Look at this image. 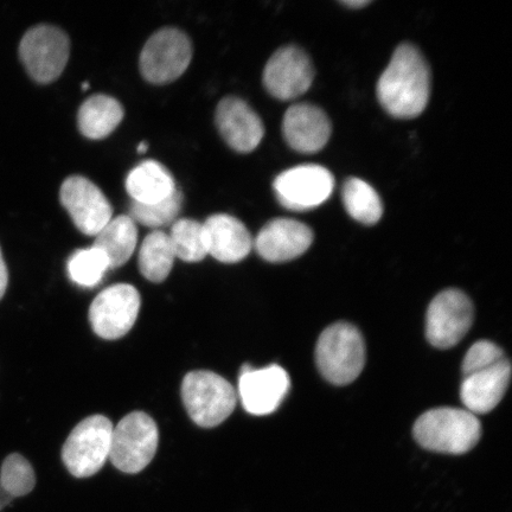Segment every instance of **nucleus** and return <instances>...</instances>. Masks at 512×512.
<instances>
[{"label": "nucleus", "mask_w": 512, "mask_h": 512, "mask_svg": "<svg viewBox=\"0 0 512 512\" xmlns=\"http://www.w3.org/2000/svg\"><path fill=\"white\" fill-rule=\"evenodd\" d=\"M185 409L197 426L213 428L234 412L238 394L222 376L213 371H191L182 383Z\"/></svg>", "instance_id": "nucleus-4"}, {"label": "nucleus", "mask_w": 512, "mask_h": 512, "mask_svg": "<svg viewBox=\"0 0 512 512\" xmlns=\"http://www.w3.org/2000/svg\"><path fill=\"white\" fill-rule=\"evenodd\" d=\"M315 69L309 55L296 46L275 51L264 70V86L274 98L287 101L309 91Z\"/></svg>", "instance_id": "nucleus-13"}, {"label": "nucleus", "mask_w": 512, "mask_h": 512, "mask_svg": "<svg viewBox=\"0 0 512 512\" xmlns=\"http://www.w3.org/2000/svg\"><path fill=\"white\" fill-rule=\"evenodd\" d=\"M290 388V376L278 364L261 369L245 364L241 368L239 396L249 414L262 416L274 413Z\"/></svg>", "instance_id": "nucleus-14"}, {"label": "nucleus", "mask_w": 512, "mask_h": 512, "mask_svg": "<svg viewBox=\"0 0 512 512\" xmlns=\"http://www.w3.org/2000/svg\"><path fill=\"white\" fill-rule=\"evenodd\" d=\"M505 357L504 351L497 344L489 341H479L467 351L463 361V375L467 376L501 362Z\"/></svg>", "instance_id": "nucleus-29"}, {"label": "nucleus", "mask_w": 512, "mask_h": 512, "mask_svg": "<svg viewBox=\"0 0 512 512\" xmlns=\"http://www.w3.org/2000/svg\"><path fill=\"white\" fill-rule=\"evenodd\" d=\"M67 270L70 279L82 287L98 285L110 268L104 253L100 249L91 247L79 249L68 260Z\"/></svg>", "instance_id": "nucleus-26"}, {"label": "nucleus", "mask_w": 512, "mask_h": 512, "mask_svg": "<svg viewBox=\"0 0 512 512\" xmlns=\"http://www.w3.org/2000/svg\"><path fill=\"white\" fill-rule=\"evenodd\" d=\"M192 57L189 37L175 28H165L150 37L140 55L144 79L163 85L175 81L188 69Z\"/></svg>", "instance_id": "nucleus-9"}, {"label": "nucleus", "mask_w": 512, "mask_h": 512, "mask_svg": "<svg viewBox=\"0 0 512 512\" xmlns=\"http://www.w3.org/2000/svg\"><path fill=\"white\" fill-rule=\"evenodd\" d=\"M9 284V272L3 259L2 251H0V300L3 299Z\"/></svg>", "instance_id": "nucleus-30"}, {"label": "nucleus", "mask_w": 512, "mask_h": 512, "mask_svg": "<svg viewBox=\"0 0 512 512\" xmlns=\"http://www.w3.org/2000/svg\"><path fill=\"white\" fill-rule=\"evenodd\" d=\"M94 238L93 247L105 254L112 270L131 259L137 247V224L128 215L113 217Z\"/></svg>", "instance_id": "nucleus-21"}, {"label": "nucleus", "mask_w": 512, "mask_h": 512, "mask_svg": "<svg viewBox=\"0 0 512 512\" xmlns=\"http://www.w3.org/2000/svg\"><path fill=\"white\" fill-rule=\"evenodd\" d=\"M274 192L284 208L306 211L322 206L335 188V178L320 165H300L275 178Z\"/></svg>", "instance_id": "nucleus-10"}, {"label": "nucleus", "mask_w": 512, "mask_h": 512, "mask_svg": "<svg viewBox=\"0 0 512 512\" xmlns=\"http://www.w3.org/2000/svg\"><path fill=\"white\" fill-rule=\"evenodd\" d=\"M124 118V108L111 96H92L80 107L78 124L83 136L89 139H102L119 126Z\"/></svg>", "instance_id": "nucleus-22"}, {"label": "nucleus", "mask_w": 512, "mask_h": 512, "mask_svg": "<svg viewBox=\"0 0 512 512\" xmlns=\"http://www.w3.org/2000/svg\"><path fill=\"white\" fill-rule=\"evenodd\" d=\"M510 380L511 363L508 358L490 368L464 376L460 399L466 411L475 415L494 411L507 393Z\"/></svg>", "instance_id": "nucleus-18"}, {"label": "nucleus", "mask_w": 512, "mask_h": 512, "mask_svg": "<svg viewBox=\"0 0 512 512\" xmlns=\"http://www.w3.org/2000/svg\"><path fill=\"white\" fill-rule=\"evenodd\" d=\"M208 255L223 262L236 264L246 259L254 247L251 233L240 220L227 214L210 216L203 223Z\"/></svg>", "instance_id": "nucleus-19"}, {"label": "nucleus", "mask_w": 512, "mask_h": 512, "mask_svg": "<svg viewBox=\"0 0 512 512\" xmlns=\"http://www.w3.org/2000/svg\"><path fill=\"white\" fill-rule=\"evenodd\" d=\"M88 86H89L88 83H83V85H82L83 91H86V89L89 88Z\"/></svg>", "instance_id": "nucleus-33"}, {"label": "nucleus", "mask_w": 512, "mask_h": 512, "mask_svg": "<svg viewBox=\"0 0 512 512\" xmlns=\"http://www.w3.org/2000/svg\"><path fill=\"white\" fill-rule=\"evenodd\" d=\"M413 434L425 450L458 456L476 447L482 437V425L466 409L441 407L422 414L415 422Z\"/></svg>", "instance_id": "nucleus-2"}, {"label": "nucleus", "mask_w": 512, "mask_h": 512, "mask_svg": "<svg viewBox=\"0 0 512 512\" xmlns=\"http://www.w3.org/2000/svg\"><path fill=\"white\" fill-rule=\"evenodd\" d=\"M61 203L81 233L95 236L113 219L107 197L86 177L72 176L63 182Z\"/></svg>", "instance_id": "nucleus-12"}, {"label": "nucleus", "mask_w": 512, "mask_h": 512, "mask_svg": "<svg viewBox=\"0 0 512 512\" xmlns=\"http://www.w3.org/2000/svg\"><path fill=\"white\" fill-rule=\"evenodd\" d=\"M183 206V194L178 188L170 197L151 204L132 202L130 216L134 222L149 228H160L177 219Z\"/></svg>", "instance_id": "nucleus-27"}, {"label": "nucleus", "mask_w": 512, "mask_h": 512, "mask_svg": "<svg viewBox=\"0 0 512 512\" xmlns=\"http://www.w3.org/2000/svg\"><path fill=\"white\" fill-rule=\"evenodd\" d=\"M70 42L64 32L53 25H37L27 31L19 44V57L36 82L59 79L69 60Z\"/></svg>", "instance_id": "nucleus-7"}, {"label": "nucleus", "mask_w": 512, "mask_h": 512, "mask_svg": "<svg viewBox=\"0 0 512 512\" xmlns=\"http://www.w3.org/2000/svg\"><path fill=\"white\" fill-rule=\"evenodd\" d=\"M475 319L471 299L457 288H448L432 300L427 310L426 337L434 348L456 347Z\"/></svg>", "instance_id": "nucleus-8"}, {"label": "nucleus", "mask_w": 512, "mask_h": 512, "mask_svg": "<svg viewBox=\"0 0 512 512\" xmlns=\"http://www.w3.org/2000/svg\"><path fill=\"white\" fill-rule=\"evenodd\" d=\"M176 255L168 234L155 230L147 235L139 252V270L151 283H163L169 277Z\"/></svg>", "instance_id": "nucleus-23"}, {"label": "nucleus", "mask_w": 512, "mask_h": 512, "mask_svg": "<svg viewBox=\"0 0 512 512\" xmlns=\"http://www.w3.org/2000/svg\"><path fill=\"white\" fill-rule=\"evenodd\" d=\"M159 433L155 420L144 412H133L113 427L111 463L127 475H137L156 456Z\"/></svg>", "instance_id": "nucleus-6"}, {"label": "nucleus", "mask_w": 512, "mask_h": 512, "mask_svg": "<svg viewBox=\"0 0 512 512\" xmlns=\"http://www.w3.org/2000/svg\"><path fill=\"white\" fill-rule=\"evenodd\" d=\"M313 242V232L306 224L292 219H275L260 230L254 247L262 259L280 264L302 256Z\"/></svg>", "instance_id": "nucleus-15"}, {"label": "nucleus", "mask_w": 512, "mask_h": 512, "mask_svg": "<svg viewBox=\"0 0 512 512\" xmlns=\"http://www.w3.org/2000/svg\"><path fill=\"white\" fill-rule=\"evenodd\" d=\"M169 238L178 259L198 262L208 255L203 223L190 219L178 220L172 224Z\"/></svg>", "instance_id": "nucleus-25"}, {"label": "nucleus", "mask_w": 512, "mask_h": 512, "mask_svg": "<svg viewBox=\"0 0 512 512\" xmlns=\"http://www.w3.org/2000/svg\"><path fill=\"white\" fill-rule=\"evenodd\" d=\"M430 96L431 70L424 55L413 44H401L377 82V99L392 117L413 119L426 110Z\"/></svg>", "instance_id": "nucleus-1"}, {"label": "nucleus", "mask_w": 512, "mask_h": 512, "mask_svg": "<svg viewBox=\"0 0 512 512\" xmlns=\"http://www.w3.org/2000/svg\"><path fill=\"white\" fill-rule=\"evenodd\" d=\"M174 177L156 160H145L126 178V190L132 202L151 204L165 200L176 191Z\"/></svg>", "instance_id": "nucleus-20"}, {"label": "nucleus", "mask_w": 512, "mask_h": 512, "mask_svg": "<svg viewBox=\"0 0 512 512\" xmlns=\"http://www.w3.org/2000/svg\"><path fill=\"white\" fill-rule=\"evenodd\" d=\"M283 134L291 149L310 155L328 144L331 137L330 119L316 105H293L285 113Z\"/></svg>", "instance_id": "nucleus-17"}, {"label": "nucleus", "mask_w": 512, "mask_h": 512, "mask_svg": "<svg viewBox=\"0 0 512 512\" xmlns=\"http://www.w3.org/2000/svg\"><path fill=\"white\" fill-rule=\"evenodd\" d=\"M343 204L352 219L373 226L381 220L383 204L379 194L366 181L349 178L343 185Z\"/></svg>", "instance_id": "nucleus-24"}, {"label": "nucleus", "mask_w": 512, "mask_h": 512, "mask_svg": "<svg viewBox=\"0 0 512 512\" xmlns=\"http://www.w3.org/2000/svg\"><path fill=\"white\" fill-rule=\"evenodd\" d=\"M113 425L104 415L88 416L69 434L62 448V460L70 475H96L110 458Z\"/></svg>", "instance_id": "nucleus-5"}, {"label": "nucleus", "mask_w": 512, "mask_h": 512, "mask_svg": "<svg viewBox=\"0 0 512 512\" xmlns=\"http://www.w3.org/2000/svg\"><path fill=\"white\" fill-rule=\"evenodd\" d=\"M343 4L345 6H348V8L360 9L364 8V6L369 5L370 2H368V0H344Z\"/></svg>", "instance_id": "nucleus-31"}, {"label": "nucleus", "mask_w": 512, "mask_h": 512, "mask_svg": "<svg viewBox=\"0 0 512 512\" xmlns=\"http://www.w3.org/2000/svg\"><path fill=\"white\" fill-rule=\"evenodd\" d=\"M147 150V144L146 143H142L138 146V152L139 153H144L146 152Z\"/></svg>", "instance_id": "nucleus-32"}, {"label": "nucleus", "mask_w": 512, "mask_h": 512, "mask_svg": "<svg viewBox=\"0 0 512 512\" xmlns=\"http://www.w3.org/2000/svg\"><path fill=\"white\" fill-rule=\"evenodd\" d=\"M32 491L27 473L14 463L4 460L0 469V511L14 501Z\"/></svg>", "instance_id": "nucleus-28"}, {"label": "nucleus", "mask_w": 512, "mask_h": 512, "mask_svg": "<svg viewBox=\"0 0 512 512\" xmlns=\"http://www.w3.org/2000/svg\"><path fill=\"white\" fill-rule=\"evenodd\" d=\"M140 304V294L132 285L117 284L106 288L89 307L93 331L107 341L124 337L136 323Z\"/></svg>", "instance_id": "nucleus-11"}, {"label": "nucleus", "mask_w": 512, "mask_h": 512, "mask_svg": "<svg viewBox=\"0 0 512 512\" xmlns=\"http://www.w3.org/2000/svg\"><path fill=\"white\" fill-rule=\"evenodd\" d=\"M215 120L224 142L235 151L252 152L264 138L265 127L259 115L247 102L235 96L221 100L216 108Z\"/></svg>", "instance_id": "nucleus-16"}, {"label": "nucleus", "mask_w": 512, "mask_h": 512, "mask_svg": "<svg viewBox=\"0 0 512 512\" xmlns=\"http://www.w3.org/2000/svg\"><path fill=\"white\" fill-rule=\"evenodd\" d=\"M320 374L335 386H347L366 366V343L355 325L338 322L326 328L316 347Z\"/></svg>", "instance_id": "nucleus-3"}]
</instances>
